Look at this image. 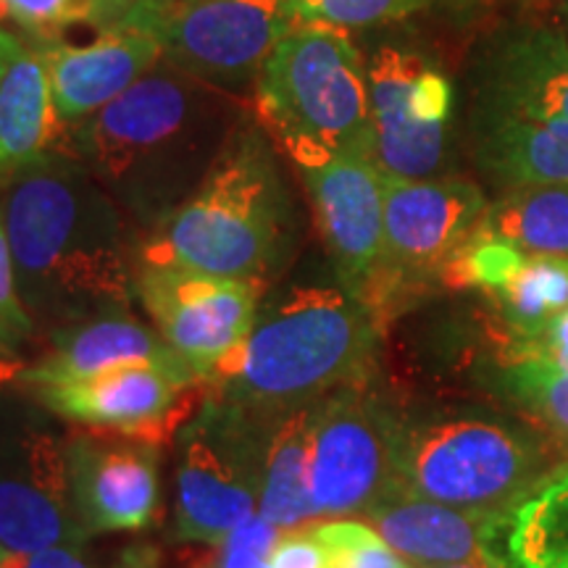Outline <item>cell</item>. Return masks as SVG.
Returning <instances> with one entry per match:
<instances>
[{
  "label": "cell",
  "mask_w": 568,
  "mask_h": 568,
  "mask_svg": "<svg viewBox=\"0 0 568 568\" xmlns=\"http://www.w3.org/2000/svg\"><path fill=\"white\" fill-rule=\"evenodd\" d=\"M122 366H159L203 385L201 376L163 343L159 332L132 322L130 316H103L63 326L38 364L19 368L17 382L27 389L69 385Z\"/></svg>",
  "instance_id": "ac0fdd59"
},
{
  "label": "cell",
  "mask_w": 568,
  "mask_h": 568,
  "mask_svg": "<svg viewBox=\"0 0 568 568\" xmlns=\"http://www.w3.org/2000/svg\"><path fill=\"white\" fill-rule=\"evenodd\" d=\"M301 24L293 0H134L113 30L145 32L163 61L219 90L255 84L280 40Z\"/></svg>",
  "instance_id": "8992f818"
},
{
  "label": "cell",
  "mask_w": 568,
  "mask_h": 568,
  "mask_svg": "<svg viewBox=\"0 0 568 568\" xmlns=\"http://www.w3.org/2000/svg\"><path fill=\"white\" fill-rule=\"evenodd\" d=\"M0 566L3 568H90L80 558L77 548L55 545V548L34 552H6L0 550Z\"/></svg>",
  "instance_id": "e575fe53"
},
{
  "label": "cell",
  "mask_w": 568,
  "mask_h": 568,
  "mask_svg": "<svg viewBox=\"0 0 568 568\" xmlns=\"http://www.w3.org/2000/svg\"><path fill=\"white\" fill-rule=\"evenodd\" d=\"M209 568H272L268 564V556L251 548H240V545L222 542L219 545V552L213 556Z\"/></svg>",
  "instance_id": "d590c367"
},
{
  "label": "cell",
  "mask_w": 568,
  "mask_h": 568,
  "mask_svg": "<svg viewBox=\"0 0 568 568\" xmlns=\"http://www.w3.org/2000/svg\"><path fill=\"white\" fill-rule=\"evenodd\" d=\"M290 237V195L264 126L240 122L201 187L155 224L140 264L266 284Z\"/></svg>",
  "instance_id": "277c9868"
},
{
  "label": "cell",
  "mask_w": 568,
  "mask_h": 568,
  "mask_svg": "<svg viewBox=\"0 0 568 568\" xmlns=\"http://www.w3.org/2000/svg\"><path fill=\"white\" fill-rule=\"evenodd\" d=\"M0 568H3V566H0Z\"/></svg>",
  "instance_id": "b9f144b4"
},
{
  "label": "cell",
  "mask_w": 568,
  "mask_h": 568,
  "mask_svg": "<svg viewBox=\"0 0 568 568\" xmlns=\"http://www.w3.org/2000/svg\"><path fill=\"white\" fill-rule=\"evenodd\" d=\"M424 67L418 53L379 48L368 61L374 163L385 176L429 180L445 159L447 126L422 124L410 111V84Z\"/></svg>",
  "instance_id": "d6986e66"
},
{
  "label": "cell",
  "mask_w": 568,
  "mask_h": 568,
  "mask_svg": "<svg viewBox=\"0 0 568 568\" xmlns=\"http://www.w3.org/2000/svg\"><path fill=\"white\" fill-rule=\"evenodd\" d=\"M268 564L272 568H329V552L318 539L316 529H290L276 542Z\"/></svg>",
  "instance_id": "d6a6232c"
},
{
  "label": "cell",
  "mask_w": 568,
  "mask_h": 568,
  "mask_svg": "<svg viewBox=\"0 0 568 568\" xmlns=\"http://www.w3.org/2000/svg\"><path fill=\"white\" fill-rule=\"evenodd\" d=\"M400 426L366 385L345 387L314 406L311 503L318 521L366 514L397 487Z\"/></svg>",
  "instance_id": "30bf717a"
},
{
  "label": "cell",
  "mask_w": 568,
  "mask_h": 568,
  "mask_svg": "<svg viewBox=\"0 0 568 568\" xmlns=\"http://www.w3.org/2000/svg\"><path fill=\"white\" fill-rule=\"evenodd\" d=\"M529 255L516 245L497 240L493 234L479 232L460 245V251L447 261L439 282L450 290H481V293H500L514 276L521 272Z\"/></svg>",
  "instance_id": "4316f807"
},
{
  "label": "cell",
  "mask_w": 568,
  "mask_h": 568,
  "mask_svg": "<svg viewBox=\"0 0 568 568\" xmlns=\"http://www.w3.org/2000/svg\"><path fill=\"white\" fill-rule=\"evenodd\" d=\"M253 92L261 126L293 163L335 153L374 159L368 74L347 30L295 24L264 61Z\"/></svg>",
  "instance_id": "5b68a950"
},
{
  "label": "cell",
  "mask_w": 568,
  "mask_h": 568,
  "mask_svg": "<svg viewBox=\"0 0 568 568\" xmlns=\"http://www.w3.org/2000/svg\"><path fill=\"white\" fill-rule=\"evenodd\" d=\"M537 450L485 418H453L400 432L397 489L464 510H503L537 474Z\"/></svg>",
  "instance_id": "ba28073f"
},
{
  "label": "cell",
  "mask_w": 568,
  "mask_h": 568,
  "mask_svg": "<svg viewBox=\"0 0 568 568\" xmlns=\"http://www.w3.org/2000/svg\"><path fill=\"white\" fill-rule=\"evenodd\" d=\"M445 568H508V564L506 560L493 556V552H487V556H481V558L466 560V564H456V566H445Z\"/></svg>",
  "instance_id": "74e56055"
},
{
  "label": "cell",
  "mask_w": 568,
  "mask_h": 568,
  "mask_svg": "<svg viewBox=\"0 0 568 568\" xmlns=\"http://www.w3.org/2000/svg\"><path fill=\"white\" fill-rule=\"evenodd\" d=\"M40 55L63 124L84 122L105 109L163 59L159 42L134 30H105L90 45L51 42Z\"/></svg>",
  "instance_id": "2e32d148"
},
{
  "label": "cell",
  "mask_w": 568,
  "mask_h": 568,
  "mask_svg": "<svg viewBox=\"0 0 568 568\" xmlns=\"http://www.w3.org/2000/svg\"><path fill=\"white\" fill-rule=\"evenodd\" d=\"M21 51H24V45H21L13 34L0 30V77H3V71L9 69V63L17 59Z\"/></svg>",
  "instance_id": "8d00e7d4"
},
{
  "label": "cell",
  "mask_w": 568,
  "mask_h": 568,
  "mask_svg": "<svg viewBox=\"0 0 568 568\" xmlns=\"http://www.w3.org/2000/svg\"><path fill=\"white\" fill-rule=\"evenodd\" d=\"M61 124L45 61L24 48L0 77V180L40 155L59 151L55 138Z\"/></svg>",
  "instance_id": "44dd1931"
},
{
  "label": "cell",
  "mask_w": 568,
  "mask_h": 568,
  "mask_svg": "<svg viewBox=\"0 0 568 568\" xmlns=\"http://www.w3.org/2000/svg\"><path fill=\"white\" fill-rule=\"evenodd\" d=\"M506 385L531 416L568 445V368L545 358H514Z\"/></svg>",
  "instance_id": "83f0119b"
},
{
  "label": "cell",
  "mask_w": 568,
  "mask_h": 568,
  "mask_svg": "<svg viewBox=\"0 0 568 568\" xmlns=\"http://www.w3.org/2000/svg\"><path fill=\"white\" fill-rule=\"evenodd\" d=\"M514 358H545L560 368H568V311L545 326L537 337L516 343Z\"/></svg>",
  "instance_id": "836d02e7"
},
{
  "label": "cell",
  "mask_w": 568,
  "mask_h": 568,
  "mask_svg": "<svg viewBox=\"0 0 568 568\" xmlns=\"http://www.w3.org/2000/svg\"><path fill=\"white\" fill-rule=\"evenodd\" d=\"M264 418L205 397L182 432L172 531L182 542L222 545L258 514Z\"/></svg>",
  "instance_id": "52a82bcc"
},
{
  "label": "cell",
  "mask_w": 568,
  "mask_h": 568,
  "mask_svg": "<svg viewBox=\"0 0 568 568\" xmlns=\"http://www.w3.org/2000/svg\"><path fill=\"white\" fill-rule=\"evenodd\" d=\"M159 447L119 435L67 443L69 500L88 537L140 531L159 518Z\"/></svg>",
  "instance_id": "9a60e30c"
},
{
  "label": "cell",
  "mask_w": 568,
  "mask_h": 568,
  "mask_svg": "<svg viewBox=\"0 0 568 568\" xmlns=\"http://www.w3.org/2000/svg\"><path fill=\"white\" fill-rule=\"evenodd\" d=\"M19 368H21V366L13 364V361L0 358V385H3V382H17Z\"/></svg>",
  "instance_id": "f35d334b"
},
{
  "label": "cell",
  "mask_w": 568,
  "mask_h": 568,
  "mask_svg": "<svg viewBox=\"0 0 568 568\" xmlns=\"http://www.w3.org/2000/svg\"><path fill=\"white\" fill-rule=\"evenodd\" d=\"M487 111L527 119L568 145V40L550 30L510 40L495 61Z\"/></svg>",
  "instance_id": "ffe728a7"
},
{
  "label": "cell",
  "mask_w": 568,
  "mask_h": 568,
  "mask_svg": "<svg viewBox=\"0 0 568 568\" xmlns=\"http://www.w3.org/2000/svg\"><path fill=\"white\" fill-rule=\"evenodd\" d=\"M84 539L69 500L67 445L32 426L0 432V550L80 548Z\"/></svg>",
  "instance_id": "5bb4252c"
},
{
  "label": "cell",
  "mask_w": 568,
  "mask_h": 568,
  "mask_svg": "<svg viewBox=\"0 0 568 568\" xmlns=\"http://www.w3.org/2000/svg\"><path fill=\"white\" fill-rule=\"evenodd\" d=\"M201 568H209V566H201Z\"/></svg>",
  "instance_id": "60d3db41"
},
{
  "label": "cell",
  "mask_w": 568,
  "mask_h": 568,
  "mask_svg": "<svg viewBox=\"0 0 568 568\" xmlns=\"http://www.w3.org/2000/svg\"><path fill=\"white\" fill-rule=\"evenodd\" d=\"M485 213V195L468 180L385 176V261L368 311L385 322L397 297L439 280L447 261L479 232Z\"/></svg>",
  "instance_id": "9c48e42d"
},
{
  "label": "cell",
  "mask_w": 568,
  "mask_h": 568,
  "mask_svg": "<svg viewBox=\"0 0 568 568\" xmlns=\"http://www.w3.org/2000/svg\"><path fill=\"white\" fill-rule=\"evenodd\" d=\"M345 293L368 308L385 261V174L368 155L295 163Z\"/></svg>",
  "instance_id": "7c38bea8"
},
{
  "label": "cell",
  "mask_w": 568,
  "mask_h": 568,
  "mask_svg": "<svg viewBox=\"0 0 568 568\" xmlns=\"http://www.w3.org/2000/svg\"><path fill=\"white\" fill-rule=\"evenodd\" d=\"M153 3H197V0H153Z\"/></svg>",
  "instance_id": "ab89813d"
},
{
  "label": "cell",
  "mask_w": 568,
  "mask_h": 568,
  "mask_svg": "<svg viewBox=\"0 0 568 568\" xmlns=\"http://www.w3.org/2000/svg\"><path fill=\"white\" fill-rule=\"evenodd\" d=\"M0 222L30 316L67 326L126 316L134 280L122 213L80 155L51 151L6 174Z\"/></svg>",
  "instance_id": "6da1fadb"
},
{
  "label": "cell",
  "mask_w": 568,
  "mask_h": 568,
  "mask_svg": "<svg viewBox=\"0 0 568 568\" xmlns=\"http://www.w3.org/2000/svg\"><path fill=\"white\" fill-rule=\"evenodd\" d=\"M316 535L329 552V568H414L358 518L322 521Z\"/></svg>",
  "instance_id": "f1b7e54d"
},
{
  "label": "cell",
  "mask_w": 568,
  "mask_h": 568,
  "mask_svg": "<svg viewBox=\"0 0 568 568\" xmlns=\"http://www.w3.org/2000/svg\"><path fill=\"white\" fill-rule=\"evenodd\" d=\"M311 426L314 406L290 410L266 439L258 514L284 531L318 524L311 503Z\"/></svg>",
  "instance_id": "7402d4cb"
},
{
  "label": "cell",
  "mask_w": 568,
  "mask_h": 568,
  "mask_svg": "<svg viewBox=\"0 0 568 568\" xmlns=\"http://www.w3.org/2000/svg\"><path fill=\"white\" fill-rule=\"evenodd\" d=\"M426 3L429 0H293V9L301 21L353 30V27H372L408 17Z\"/></svg>",
  "instance_id": "f546056e"
},
{
  "label": "cell",
  "mask_w": 568,
  "mask_h": 568,
  "mask_svg": "<svg viewBox=\"0 0 568 568\" xmlns=\"http://www.w3.org/2000/svg\"><path fill=\"white\" fill-rule=\"evenodd\" d=\"M477 151L481 166L514 190L568 184V145L527 119L485 109Z\"/></svg>",
  "instance_id": "603a6c76"
},
{
  "label": "cell",
  "mask_w": 568,
  "mask_h": 568,
  "mask_svg": "<svg viewBox=\"0 0 568 568\" xmlns=\"http://www.w3.org/2000/svg\"><path fill=\"white\" fill-rule=\"evenodd\" d=\"M497 301L518 343L537 337L550 322L568 311V258L529 255L514 280L500 293L489 295Z\"/></svg>",
  "instance_id": "484cf974"
},
{
  "label": "cell",
  "mask_w": 568,
  "mask_h": 568,
  "mask_svg": "<svg viewBox=\"0 0 568 568\" xmlns=\"http://www.w3.org/2000/svg\"><path fill=\"white\" fill-rule=\"evenodd\" d=\"M32 395L67 422L159 447L205 400V385L159 366H122L69 385L38 387Z\"/></svg>",
  "instance_id": "4fadbf2b"
},
{
  "label": "cell",
  "mask_w": 568,
  "mask_h": 568,
  "mask_svg": "<svg viewBox=\"0 0 568 568\" xmlns=\"http://www.w3.org/2000/svg\"><path fill=\"white\" fill-rule=\"evenodd\" d=\"M481 232L527 255L568 258V184L510 190L503 201L489 205Z\"/></svg>",
  "instance_id": "cb8c5ba5"
},
{
  "label": "cell",
  "mask_w": 568,
  "mask_h": 568,
  "mask_svg": "<svg viewBox=\"0 0 568 568\" xmlns=\"http://www.w3.org/2000/svg\"><path fill=\"white\" fill-rule=\"evenodd\" d=\"M9 17L34 34H51L67 21L80 17L77 0H3Z\"/></svg>",
  "instance_id": "1f68e13d"
},
{
  "label": "cell",
  "mask_w": 568,
  "mask_h": 568,
  "mask_svg": "<svg viewBox=\"0 0 568 568\" xmlns=\"http://www.w3.org/2000/svg\"><path fill=\"white\" fill-rule=\"evenodd\" d=\"M32 335L34 322L21 301L11 245L0 222V358L13 361V355L30 343Z\"/></svg>",
  "instance_id": "4dcf8cb0"
},
{
  "label": "cell",
  "mask_w": 568,
  "mask_h": 568,
  "mask_svg": "<svg viewBox=\"0 0 568 568\" xmlns=\"http://www.w3.org/2000/svg\"><path fill=\"white\" fill-rule=\"evenodd\" d=\"M237 124L226 90L163 61L77 126L74 153L113 201L159 224L201 187Z\"/></svg>",
  "instance_id": "7a4b0ae2"
},
{
  "label": "cell",
  "mask_w": 568,
  "mask_h": 568,
  "mask_svg": "<svg viewBox=\"0 0 568 568\" xmlns=\"http://www.w3.org/2000/svg\"><path fill=\"white\" fill-rule=\"evenodd\" d=\"M508 564L568 568V471L506 514Z\"/></svg>",
  "instance_id": "d4e9b609"
},
{
  "label": "cell",
  "mask_w": 568,
  "mask_h": 568,
  "mask_svg": "<svg viewBox=\"0 0 568 568\" xmlns=\"http://www.w3.org/2000/svg\"><path fill=\"white\" fill-rule=\"evenodd\" d=\"M372 529L418 568H445L493 552L497 531L506 527L503 510H464L393 489L366 510Z\"/></svg>",
  "instance_id": "e0dca14e"
},
{
  "label": "cell",
  "mask_w": 568,
  "mask_h": 568,
  "mask_svg": "<svg viewBox=\"0 0 568 568\" xmlns=\"http://www.w3.org/2000/svg\"><path fill=\"white\" fill-rule=\"evenodd\" d=\"M382 322L335 287H293L213 368L205 397L258 418L316 406L372 376Z\"/></svg>",
  "instance_id": "3957f363"
},
{
  "label": "cell",
  "mask_w": 568,
  "mask_h": 568,
  "mask_svg": "<svg viewBox=\"0 0 568 568\" xmlns=\"http://www.w3.org/2000/svg\"><path fill=\"white\" fill-rule=\"evenodd\" d=\"M266 284L197 274L187 268L145 266L134 274V293L163 343L209 382L222 361L245 343L258 322Z\"/></svg>",
  "instance_id": "8fae6325"
}]
</instances>
